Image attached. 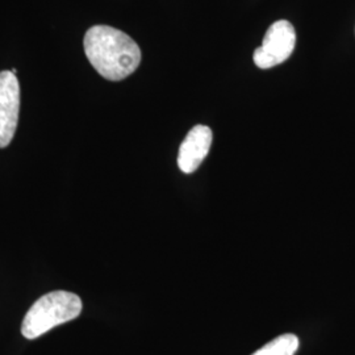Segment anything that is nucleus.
<instances>
[{
    "label": "nucleus",
    "instance_id": "f257e3e1",
    "mask_svg": "<svg viewBox=\"0 0 355 355\" xmlns=\"http://www.w3.org/2000/svg\"><path fill=\"white\" fill-rule=\"evenodd\" d=\"M83 44L89 64L108 80H123L140 66V46L127 33L112 26L89 28Z\"/></svg>",
    "mask_w": 355,
    "mask_h": 355
},
{
    "label": "nucleus",
    "instance_id": "f03ea898",
    "mask_svg": "<svg viewBox=\"0 0 355 355\" xmlns=\"http://www.w3.org/2000/svg\"><path fill=\"white\" fill-rule=\"evenodd\" d=\"M82 308L80 297L73 292H49L29 308L21 325V333L28 340H36L53 328L76 320Z\"/></svg>",
    "mask_w": 355,
    "mask_h": 355
},
{
    "label": "nucleus",
    "instance_id": "7ed1b4c3",
    "mask_svg": "<svg viewBox=\"0 0 355 355\" xmlns=\"http://www.w3.org/2000/svg\"><path fill=\"white\" fill-rule=\"evenodd\" d=\"M295 45V28L290 21L279 20L267 29L262 46L254 51V62L263 70L283 64L291 57Z\"/></svg>",
    "mask_w": 355,
    "mask_h": 355
},
{
    "label": "nucleus",
    "instance_id": "20e7f679",
    "mask_svg": "<svg viewBox=\"0 0 355 355\" xmlns=\"http://www.w3.org/2000/svg\"><path fill=\"white\" fill-rule=\"evenodd\" d=\"M20 112V85L12 71L0 73V148L11 144Z\"/></svg>",
    "mask_w": 355,
    "mask_h": 355
},
{
    "label": "nucleus",
    "instance_id": "39448f33",
    "mask_svg": "<svg viewBox=\"0 0 355 355\" xmlns=\"http://www.w3.org/2000/svg\"><path fill=\"white\" fill-rule=\"evenodd\" d=\"M214 140L212 130L207 125H195L182 142L178 154V167L184 174H192L203 164Z\"/></svg>",
    "mask_w": 355,
    "mask_h": 355
},
{
    "label": "nucleus",
    "instance_id": "423d86ee",
    "mask_svg": "<svg viewBox=\"0 0 355 355\" xmlns=\"http://www.w3.org/2000/svg\"><path fill=\"white\" fill-rule=\"evenodd\" d=\"M299 349V338L295 334H282L257 350L253 355H295Z\"/></svg>",
    "mask_w": 355,
    "mask_h": 355
}]
</instances>
